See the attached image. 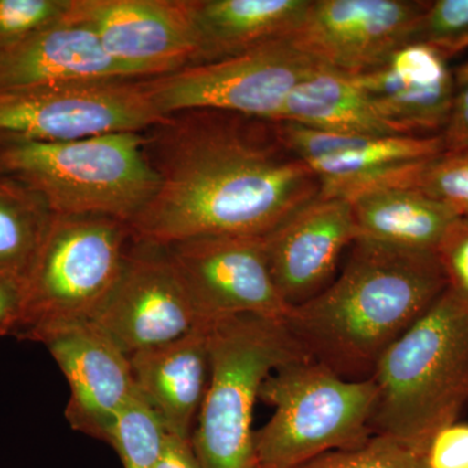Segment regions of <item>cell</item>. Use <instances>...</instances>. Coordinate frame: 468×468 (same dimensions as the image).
I'll return each instance as SVG.
<instances>
[{"mask_svg":"<svg viewBox=\"0 0 468 468\" xmlns=\"http://www.w3.org/2000/svg\"><path fill=\"white\" fill-rule=\"evenodd\" d=\"M176 115L147 137L159 185L129 224L135 241L266 236L320 196L318 178L276 122L208 110Z\"/></svg>","mask_w":468,"mask_h":468,"instance_id":"1","label":"cell"},{"mask_svg":"<svg viewBox=\"0 0 468 468\" xmlns=\"http://www.w3.org/2000/svg\"><path fill=\"white\" fill-rule=\"evenodd\" d=\"M446 288L436 252L358 239L341 275L292 307L285 323L311 358L347 380H366Z\"/></svg>","mask_w":468,"mask_h":468,"instance_id":"2","label":"cell"},{"mask_svg":"<svg viewBox=\"0 0 468 468\" xmlns=\"http://www.w3.org/2000/svg\"><path fill=\"white\" fill-rule=\"evenodd\" d=\"M371 430L423 454L468 405V304L451 289L378 359Z\"/></svg>","mask_w":468,"mask_h":468,"instance_id":"3","label":"cell"},{"mask_svg":"<svg viewBox=\"0 0 468 468\" xmlns=\"http://www.w3.org/2000/svg\"><path fill=\"white\" fill-rule=\"evenodd\" d=\"M0 167L27 185L55 217H104L131 224L158 189L147 137L135 132L63 143L11 140Z\"/></svg>","mask_w":468,"mask_h":468,"instance_id":"4","label":"cell"},{"mask_svg":"<svg viewBox=\"0 0 468 468\" xmlns=\"http://www.w3.org/2000/svg\"><path fill=\"white\" fill-rule=\"evenodd\" d=\"M203 325L209 380L192 436L197 463L199 468H250L252 414L261 384L282 366L311 356L285 320L239 315Z\"/></svg>","mask_w":468,"mask_h":468,"instance_id":"5","label":"cell"},{"mask_svg":"<svg viewBox=\"0 0 468 468\" xmlns=\"http://www.w3.org/2000/svg\"><path fill=\"white\" fill-rule=\"evenodd\" d=\"M133 233L104 217H55L20 282L18 329L45 343L68 326L92 322L124 272Z\"/></svg>","mask_w":468,"mask_h":468,"instance_id":"6","label":"cell"},{"mask_svg":"<svg viewBox=\"0 0 468 468\" xmlns=\"http://www.w3.org/2000/svg\"><path fill=\"white\" fill-rule=\"evenodd\" d=\"M377 397L372 378L347 380L311 358L282 366L261 387V401L275 414L254 431V463L297 468L325 452L358 448L374 436Z\"/></svg>","mask_w":468,"mask_h":468,"instance_id":"7","label":"cell"},{"mask_svg":"<svg viewBox=\"0 0 468 468\" xmlns=\"http://www.w3.org/2000/svg\"><path fill=\"white\" fill-rule=\"evenodd\" d=\"M320 67L291 39H282L144 84L165 117L208 110L279 122L292 89Z\"/></svg>","mask_w":468,"mask_h":468,"instance_id":"8","label":"cell"},{"mask_svg":"<svg viewBox=\"0 0 468 468\" xmlns=\"http://www.w3.org/2000/svg\"><path fill=\"white\" fill-rule=\"evenodd\" d=\"M144 80L0 90V134L63 143L94 135L143 133L165 122Z\"/></svg>","mask_w":468,"mask_h":468,"instance_id":"9","label":"cell"},{"mask_svg":"<svg viewBox=\"0 0 468 468\" xmlns=\"http://www.w3.org/2000/svg\"><path fill=\"white\" fill-rule=\"evenodd\" d=\"M189 294L198 324L229 316L286 320L264 236H209L165 246Z\"/></svg>","mask_w":468,"mask_h":468,"instance_id":"10","label":"cell"},{"mask_svg":"<svg viewBox=\"0 0 468 468\" xmlns=\"http://www.w3.org/2000/svg\"><path fill=\"white\" fill-rule=\"evenodd\" d=\"M428 5L415 0H311L291 42L323 67L363 75L414 42Z\"/></svg>","mask_w":468,"mask_h":468,"instance_id":"11","label":"cell"},{"mask_svg":"<svg viewBox=\"0 0 468 468\" xmlns=\"http://www.w3.org/2000/svg\"><path fill=\"white\" fill-rule=\"evenodd\" d=\"M276 122L288 149L318 178L323 198L349 199L375 185L401 180L445 154L441 134H338Z\"/></svg>","mask_w":468,"mask_h":468,"instance_id":"12","label":"cell"},{"mask_svg":"<svg viewBox=\"0 0 468 468\" xmlns=\"http://www.w3.org/2000/svg\"><path fill=\"white\" fill-rule=\"evenodd\" d=\"M92 322L128 356L177 340L198 325L167 249L135 239L124 272Z\"/></svg>","mask_w":468,"mask_h":468,"instance_id":"13","label":"cell"},{"mask_svg":"<svg viewBox=\"0 0 468 468\" xmlns=\"http://www.w3.org/2000/svg\"><path fill=\"white\" fill-rule=\"evenodd\" d=\"M69 12L89 24L110 57L138 79L197 63L189 0H72Z\"/></svg>","mask_w":468,"mask_h":468,"instance_id":"14","label":"cell"},{"mask_svg":"<svg viewBox=\"0 0 468 468\" xmlns=\"http://www.w3.org/2000/svg\"><path fill=\"white\" fill-rule=\"evenodd\" d=\"M356 239L350 202L323 197L266 234L268 264L285 303L301 306L328 288L344 249Z\"/></svg>","mask_w":468,"mask_h":468,"instance_id":"15","label":"cell"},{"mask_svg":"<svg viewBox=\"0 0 468 468\" xmlns=\"http://www.w3.org/2000/svg\"><path fill=\"white\" fill-rule=\"evenodd\" d=\"M43 344L69 385L70 427L109 443L117 415L135 392L129 356L94 322L68 326Z\"/></svg>","mask_w":468,"mask_h":468,"instance_id":"16","label":"cell"},{"mask_svg":"<svg viewBox=\"0 0 468 468\" xmlns=\"http://www.w3.org/2000/svg\"><path fill=\"white\" fill-rule=\"evenodd\" d=\"M448 61L426 43L411 42L383 66L353 77L399 133L441 134L457 92Z\"/></svg>","mask_w":468,"mask_h":468,"instance_id":"17","label":"cell"},{"mask_svg":"<svg viewBox=\"0 0 468 468\" xmlns=\"http://www.w3.org/2000/svg\"><path fill=\"white\" fill-rule=\"evenodd\" d=\"M124 80L141 79L111 58L91 27L69 11L41 32L0 48V90Z\"/></svg>","mask_w":468,"mask_h":468,"instance_id":"18","label":"cell"},{"mask_svg":"<svg viewBox=\"0 0 468 468\" xmlns=\"http://www.w3.org/2000/svg\"><path fill=\"white\" fill-rule=\"evenodd\" d=\"M129 360L135 389L168 435L192 440L209 380L205 325L171 343L135 351Z\"/></svg>","mask_w":468,"mask_h":468,"instance_id":"19","label":"cell"},{"mask_svg":"<svg viewBox=\"0 0 468 468\" xmlns=\"http://www.w3.org/2000/svg\"><path fill=\"white\" fill-rule=\"evenodd\" d=\"M310 5L311 0H189L198 43L194 66L291 39Z\"/></svg>","mask_w":468,"mask_h":468,"instance_id":"20","label":"cell"},{"mask_svg":"<svg viewBox=\"0 0 468 468\" xmlns=\"http://www.w3.org/2000/svg\"><path fill=\"white\" fill-rule=\"evenodd\" d=\"M347 201L358 239L406 250L436 252L443 234L458 218L448 206L399 181L375 185Z\"/></svg>","mask_w":468,"mask_h":468,"instance_id":"21","label":"cell"},{"mask_svg":"<svg viewBox=\"0 0 468 468\" xmlns=\"http://www.w3.org/2000/svg\"><path fill=\"white\" fill-rule=\"evenodd\" d=\"M279 122L328 133L401 134L353 76L326 67L314 70L292 89Z\"/></svg>","mask_w":468,"mask_h":468,"instance_id":"22","label":"cell"},{"mask_svg":"<svg viewBox=\"0 0 468 468\" xmlns=\"http://www.w3.org/2000/svg\"><path fill=\"white\" fill-rule=\"evenodd\" d=\"M51 217L36 194L0 184V277L20 286Z\"/></svg>","mask_w":468,"mask_h":468,"instance_id":"23","label":"cell"},{"mask_svg":"<svg viewBox=\"0 0 468 468\" xmlns=\"http://www.w3.org/2000/svg\"><path fill=\"white\" fill-rule=\"evenodd\" d=\"M165 436L162 421L135 389L117 415L109 443L125 468H158Z\"/></svg>","mask_w":468,"mask_h":468,"instance_id":"24","label":"cell"},{"mask_svg":"<svg viewBox=\"0 0 468 468\" xmlns=\"http://www.w3.org/2000/svg\"><path fill=\"white\" fill-rule=\"evenodd\" d=\"M401 184L448 206L458 217L468 218V151L442 154L415 169Z\"/></svg>","mask_w":468,"mask_h":468,"instance_id":"25","label":"cell"},{"mask_svg":"<svg viewBox=\"0 0 468 468\" xmlns=\"http://www.w3.org/2000/svg\"><path fill=\"white\" fill-rule=\"evenodd\" d=\"M297 468H426L423 454L392 437L374 435L358 448L319 455Z\"/></svg>","mask_w":468,"mask_h":468,"instance_id":"26","label":"cell"},{"mask_svg":"<svg viewBox=\"0 0 468 468\" xmlns=\"http://www.w3.org/2000/svg\"><path fill=\"white\" fill-rule=\"evenodd\" d=\"M414 42L426 43L446 58L468 50V0L430 2Z\"/></svg>","mask_w":468,"mask_h":468,"instance_id":"27","label":"cell"},{"mask_svg":"<svg viewBox=\"0 0 468 468\" xmlns=\"http://www.w3.org/2000/svg\"><path fill=\"white\" fill-rule=\"evenodd\" d=\"M69 7L70 0H0V48L58 23Z\"/></svg>","mask_w":468,"mask_h":468,"instance_id":"28","label":"cell"},{"mask_svg":"<svg viewBox=\"0 0 468 468\" xmlns=\"http://www.w3.org/2000/svg\"><path fill=\"white\" fill-rule=\"evenodd\" d=\"M448 288L468 304V218L458 217L436 250Z\"/></svg>","mask_w":468,"mask_h":468,"instance_id":"29","label":"cell"},{"mask_svg":"<svg viewBox=\"0 0 468 468\" xmlns=\"http://www.w3.org/2000/svg\"><path fill=\"white\" fill-rule=\"evenodd\" d=\"M426 468H468V423L443 427L423 452Z\"/></svg>","mask_w":468,"mask_h":468,"instance_id":"30","label":"cell"},{"mask_svg":"<svg viewBox=\"0 0 468 468\" xmlns=\"http://www.w3.org/2000/svg\"><path fill=\"white\" fill-rule=\"evenodd\" d=\"M441 137L445 153L468 151V81L457 88Z\"/></svg>","mask_w":468,"mask_h":468,"instance_id":"31","label":"cell"},{"mask_svg":"<svg viewBox=\"0 0 468 468\" xmlns=\"http://www.w3.org/2000/svg\"><path fill=\"white\" fill-rule=\"evenodd\" d=\"M20 286L0 277V335L9 334L20 326Z\"/></svg>","mask_w":468,"mask_h":468,"instance_id":"32","label":"cell"},{"mask_svg":"<svg viewBox=\"0 0 468 468\" xmlns=\"http://www.w3.org/2000/svg\"><path fill=\"white\" fill-rule=\"evenodd\" d=\"M158 468H199L194 455L192 440L180 439L167 433Z\"/></svg>","mask_w":468,"mask_h":468,"instance_id":"33","label":"cell"},{"mask_svg":"<svg viewBox=\"0 0 468 468\" xmlns=\"http://www.w3.org/2000/svg\"><path fill=\"white\" fill-rule=\"evenodd\" d=\"M455 81H457L458 86L466 84L468 81V61L467 63L462 64L460 68L454 72Z\"/></svg>","mask_w":468,"mask_h":468,"instance_id":"34","label":"cell"},{"mask_svg":"<svg viewBox=\"0 0 468 468\" xmlns=\"http://www.w3.org/2000/svg\"><path fill=\"white\" fill-rule=\"evenodd\" d=\"M250 468H260V467H258L257 464L254 463V464H252V466Z\"/></svg>","mask_w":468,"mask_h":468,"instance_id":"35","label":"cell"}]
</instances>
